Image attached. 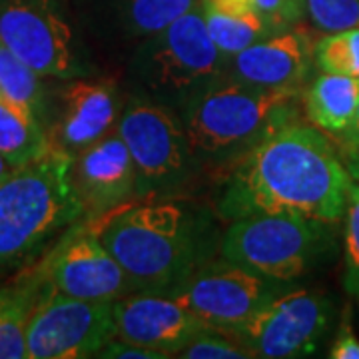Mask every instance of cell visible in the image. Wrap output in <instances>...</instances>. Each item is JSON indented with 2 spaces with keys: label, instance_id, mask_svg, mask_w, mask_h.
<instances>
[{
  "label": "cell",
  "instance_id": "1",
  "mask_svg": "<svg viewBox=\"0 0 359 359\" xmlns=\"http://www.w3.org/2000/svg\"><path fill=\"white\" fill-rule=\"evenodd\" d=\"M219 174L214 212L224 222L294 214L337 224L353 186L334 142L302 120L257 142Z\"/></svg>",
  "mask_w": 359,
  "mask_h": 359
},
{
  "label": "cell",
  "instance_id": "2",
  "mask_svg": "<svg viewBox=\"0 0 359 359\" xmlns=\"http://www.w3.org/2000/svg\"><path fill=\"white\" fill-rule=\"evenodd\" d=\"M216 212L172 198L140 200L94 226L128 273L134 292L172 294L205 262L222 256Z\"/></svg>",
  "mask_w": 359,
  "mask_h": 359
},
{
  "label": "cell",
  "instance_id": "3",
  "mask_svg": "<svg viewBox=\"0 0 359 359\" xmlns=\"http://www.w3.org/2000/svg\"><path fill=\"white\" fill-rule=\"evenodd\" d=\"M299 100L302 90L219 78L178 112L196 172H222L276 130L302 120Z\"/></svg>",
  "mask_w": 359,
  "mask_h": 359
},
{
  "label": "cell",
  "instance_id": "4",
  "mask_svg": "<svg viewBox=\"0 0 359 359\" xmlns=\"http://www.w3.org/2000/svg\"><path fill=\"white\" fill-rule=\"evenodd\" d=\"M84 219L72 184V156L50 146L0 182V273L40 262Z\"/></svg>",
  "mask_w": 359,
  "mask_h": 359
},
{
  "label": "cell",
  "instance_id": "5",
  "mask_svg": "<svg viewBox=\"0 0 359 359\" xmlns=\"http://www.w3.org/2000/svg\"><path fill=\"white\" fill-rule=\"evenodd\" d=\"M224 56L205 30L200 2L130 52L124 92L180 112L200 92L228 76Z\"/></svg>",
  "mask_w": 359,
  "mask_h": 359
},
{
  "label": "cell",
  "instance_id": "6",
  "mask_svg": "<svg viewBox=\"0 0 359 359\" xmlns=\"http://www.w3.org/2000/svg\"><path fill=\"white\" fill-rule=\"evenodd\" d=\"M332 226L294 214L233 219L222 238V256L269 282L292 283L332 252Z\"/></svg>",
  "mask_w": 359,
  "mask_h": 359
},
{
  "label": "cell",
  "instance_id": "7",
  "mask_svg": "<svg viewBox=\"0 0 359 359\" xmlns=\"http://www.w3.org/2000/svg\"><path fill=\"white\" fill-rule=\"evenodd\" d=\"M0 42L48 80L98 74L88 42L60 0H0Z\"/></svg>",
  "mask_w": 359,
  "mask_h": 359
},
{
  "label": "cell",
  "instance_id": "8",
  "mask_svg": "<svg viewBox=\"0 0 359 359\" xmlns=\"http://www.w3.org/2000/svg\"><path fill=\"white\" fill-rule=\"evenodd\" d=\"M116 132L136 166L138 202L176 196L198 176L178 112L126 94Z\"/></svg>",
  "mask_w": 359,
  "mask_h": 359
},
{
  "label": "cell",
  "instance_id": "9",
  "mask_svg": "<svg viewBox=\"0 0 359 359\" xmlns=\"http://www.w3.org/2000/svg\"><path fill=\"white\" fill-rule=\"evenodd\" d=\"M332 316L325 294L282 285L230 335L256 359L309 358L325 339Z\"/></svg>",
  "mask_w": 359,
  "mask_h": 359
},
{
  "label": "cell",
  "instance_id": "10",
  "mask_svg": "<svg viewBox=\"0 0 359 359\" xmlns=\"http://www.w3.org/2000/svg\"><path fill=\"white\" fill-rule=\"evenodd\" d=\"M78 222L36 264L54 292L86 302H118L134 292L128 273L104 245L94 226Z\"/></svg>",
  "mask_w": 359,
  "mask_h": 359
},
{
  "label": "cell",
  "instance_id": "11",
  "mask_svg": "<svg viewBox=\"0 0 359 359\" xmlns=\"http://www.w3.org/2000/svg\"><path fill=\"white\" fill-rule=\"evenodd\" d=\"M285 283L269 282L224 256L205 262L176 287L170 297L178 299L205 327L231 334Z\"/></svg>",
  "mask_w": 359,
  "mask_h": 359
},
{
  "label": "cell",
  "instance_id": "12",
  "mask_svg": "<svg viewBox=\"0 0 359 359\" xmlns=\"http://www.w3.org/2000/svg\"><path fill=\"white\" fill-rule=\"evenodd\" d=\"M116 337L114 302H86L50 290L28 327V359L96 358Z\"/></svg>",
  "mask_w": 359,
  "mask_h": 359
},
{
  "label": "cell",
  "instance_id": "13",
  "mask_svg": "<svg viewBox=\"0 0 359 359\" xmlns=\"http://www.w3.org/2000/svg\"><path fill=\"white\" fill-rule=\"evenodd\" d=\"M124 102L126 92L112 78L94 74L62 80V86L52 92L46 130L50 146L74 158L116 128Z\"/></svg>",
  "mask_w": 359,
  "mask_h": 359
},
{
  "label": "cell",
  "instance_id": "14",
  "mask_svg": "<svg viewBox=\"0 0 359 359\" xmlns=\"http://www.w3.org/2000/svg\"><path fill=\"white\" fill-rule=\"evenodd\" d=\"M200 0H68L84 40L112 54L134 50Z\"/></svg>",
  "mask_w": 359,
  "mask_h": 359
},
{
  "label": "cell",
  "instance_id": "15",
  "mask_svg": "<svg viewBox=\"0 0 359 359\" xmlns=\"http://www.w3.org/2000/svg\"><path fill=\"white\" fill-rule=\"evenodd\" d=\"M72 184L88 222L138 202L136 166L116 128L72 158Z\"/></svg>",
  "mask_w": 359,
  "mask_h": 359
},
{
  "label": "cell",
  "instance_id": "16",
  "mask_svg": "<svg viewBox=\"0 0 359 359\" xmlns=\"http://www.w3.org/2000/svg\"><path fill=\"white\" fill-rule=\"evenodd\" d=\"M116 337L176 358L205 325L178 299L154 292H132L114 302Z\"/></svg>",
  "mask_w": 359,
  "mask_h": 359
},
{
  "label": "cell",
  "instance_id": "17",
  "mask_svg": "<svg viewBox=\"0 0 359 359\" xmlns=\"http://www.w3.org/2000/svg\"><path fill=\"white\" fill-rule=\"evenodd\" d=\"M313 48V36L302 25H295L231 56L228 76L266 88L304 90L316 68Z\"/></svg>",
  "mask_w": 359,
  "mask_h": 359
},
{
  "label": "cell",
  "instance_id": "18",
  "mask_svg": "<svg viewBox=\"0 0 359 359\" xmlns=\"http://www.w3.org/2000/svg\"><path fill=\"white\" fill-rule=\"evenodd\" d=\"M359 106V78L320 72L304 92V112L309 124L325 134L344 136Z\"/></svg>",
  "mask_w": 359,
  "mask_h": 359
},
{
  "label": "cell",
  "instance_id": "19",
  "mask_svg": "<svg viewBox=\"0 0 359 359\" xmlns=\"http://www.w3.org/2000/svg\"><path fill=\"white\" fill-rule=\"evenodd\" d=\"M13 285L11 299L0 309V359H28L30 320L52 287L36 268Z\"/></svg>",
  "mask_w": 359,
  "mask_h": 359
},
{
  "label": "cell",
  "instance_id": "20",
  "mask_svg": "<svg viewBox=\"0 0 359 359\" xmlns=\"http://www.w3.org/2000/svg\"><path fill=\"white\" fill-rule=\"evenodd\" d=\"M48 78L25 65L14 52L0 42V98L34 116L44 130H48L52 116V92L46 86Z\"/></svg>",
  "mask_w": 359,
  "mask_h": 359
},
{
  "label": "cell",
  "instance_id": "21",
  "mask_svg": "<svg viewBox=\"0 0 359 359\" xmlns=\"http://www.w3.org/2000/svg\"><path fill=\"white\" fill-rule=\"evenodd\" d=\"M48 150V132L39 120L0 98V156L13 168H20Z\"/></svg>",
  "mask_w": 359,
  "mask_h": 359
},
{
  "label": "cell",
  "instance_id": "22",
  "mask_svg": "<svg viewBox=\"0 0 359 359\" xmlns=\"http://www.w3.org/2000/svg\"><path fill=\"white\" fill-rule=\"evenodd\" d=\"M200 8H202L205 30H208L210 39L216 44V48L228 58L240 54L248 46L256 44L257 40L273 34L268 22L257 13H224V11L210 6L204 0H200Z\"/></svg>",
  "mask_w": 359,
  "mask_h": 359
},
{
  "label": "cell",
  "instance_id": "23",
  "mask_svg": "<svg viewBox=\"0 0 359 359\" xmlns=\"http://www.w3.org/2000/svg\"><path fill=\"white\" fill-rule=\"evenodd\" d=\"M313 60L320 72L359 78V26L316 40Z\"/></svg>",
  "mask_w": 359,
  "mask_h": 359
},
{
  "label": "cell",
  "instance_id": "24",
  "mask_svg": "<svg viewBox=\"0 0 359 359\" xmlns=\"http://www.w3.org/2000/svg\"><path fill=\"white\" fill-rule=\"evenodd\" d=\"M306 18L323 34L359 26V0H306Z\"/></svg>",
  "mask_w": 359,
  "mask_h": 359
},
{
  "label": "cell",
  "instance_id": "25",
  "mask_svg": "<svg viewBox=\"0 0 359 359\" xmlns=\"http://www.w3.org/2000/svg\"><path fill=\"white\" fill-rule=\"evenodd\" d=\"M180 359H252L230 334L204 327L184 349L176 353Z\"/></svg>",
  "mask_w": 359,
  "mask_h": 359
},
{
  "label": "cell",
  "instance_id": "26",
  "mask_svg": "<svg viewBox=\"0 0 359 359\" xmlns=\"http://www.w3.org/2000/svg\"><path fill=\"white\" fill-rule=\"evenodd\" d=\"M344 285L347 294L359 297V184L353 182L346 210V233H344Z\"/></svg>",
  "mask_w": 359,
  "mask_h": 359
},
{
  "label": "cell",
  "instance_id": "27",
  "mask_svg": "<svg viewBox=\"0 0 359 359\" xmlns=\"http://www.w3.org/2000/svg\"><path fill=\"white\" fill-rule=\"evenodd\" d=\"M257 14L273 32H280L306 18V0H254Z\"/></svg>",
  "mask_w": 359,
  "mask_h": 359
},
{
  "label": "cell",
  "instance_id": "28",
  "mask_svg": "<svg viewBox=\"0 0 359 359\" xmlns=\"http://www.w3.org/2000/svg\"><path fill=\"white\" fill-rule=\"evenodd\" d=\"M96 358L100 359H170L166 353L156 351L150 347L138 346L120 337H112L106 346L96 353Z\"/></svg>",
  "mask_w": 359,
  "mask_h": 359
},
{
  "label": "cell",
  "instance_id": "29",
  "mask_svg": "<svg viewBox=\"0 0 359 359\" xmlns=\"http://www.w3.org/2000/svg\"><path fill=\"white\" fill-rule=\"evenodd\" d=\"M330 358L332 359H359V339L355 334L351 332V327L344 325L337 337H335V344L332 346L330 351Z\"/></svg>",
  "mask_w": 359,
  "mask_h": 359
},
{
  "label": "cell",
  "instance_id": "30",
  "mask_svg": "<svg viewBox=\"0 0 359 359\" xmlns=\"http://www.w3.org/2000/svg\"><path fill=\"white\" fill-rule=\"evenodd\" d=\"M210 6L231 14H250L257 13L254 0H204Z\"/></svg>",
  "mask_w": 359,
  "mask_h": 359
},
{
  "label": "cell",
  "instance_id": "31",
  "mask_svg": "<svg viewBox=\"0 0 359 359\" xmlns=\"http://www.w3.org/2000/svg\"><path fill=\"white\" fill-rule=\"evenodd\" d=\"M341 142L349 146V148H353V150H358L359 148V106H358V112H355V118H353V122H351V126L346 130V134L344 136H339Z\"/></svg>",
  "mask_w": 359,
  "mask_h": 359
},
{
  "label": "cell",
  "instance_id": "32",
  "mask_svg": "<svg viewBox=\"0 0 359 359\" xmlns=\"http://www.w3.org/2000/svg\"><path fill=\"white\" fill-rule=\"evenodd\" d=\"M13 287L14 285H0V309L6 306V302L11 299L13 295Z\"/></svg>",
  "mask_w": 359,
  "mask_h": 359
},
{
  "label": "cell",
  "instance_id": "33",
  "mask_svg": "<svg viewBox=\"0 0 359 359\" xmlns=\"http://www.w3.org/2000/svg\"><path fill=\"white\" fill-rule=\"evenodd\" d=\"M13 170H14V168L11 166V164H8V162H6V160L2 158V156H0V182L6 178V176H8V174L13 172Z\"/></svg>",
  "mask_w": 359,
  "mask_h": 359
},
{
  "label": "cell",
  "instance_id": "34",
  "mask_svg": "<svg viewBox=\"0 0 359 359\" xmlns=\"http://www.w3.org/2000/svg\"><path fill=\"white\" fill-rule=\"evenodd\" d=\"M347 170H349L353 182H358L359 184V162H349V164H347Z\"/></svg>",
  "mask_w": 359,
  "mask_h": 359
}]
</instances>
